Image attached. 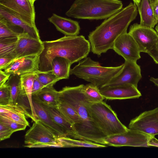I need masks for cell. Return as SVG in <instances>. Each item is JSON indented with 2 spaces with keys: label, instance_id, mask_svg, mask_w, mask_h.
Here are the masks:
<instances>
[{
  "label": "cell",
  "instance_id": "obj_35",
  "mask_svg": "<svg viewBox=\"0 0 158 158\" xmlns=\"http://www.w3.org/2000/svg\"><path fill=\"white\" fill-rule=\"evenodd\" d=\"M14 133L8 127L0 123V140L2 141L10 138Z\"/></svg>",
  "mask_w": 158,
  "mask_h": 158
},
{
  "label": "cell",
  "instance_id": "obj_19",
  "mask_svg": "<svg viewBox=\"0 0 158 158\" xmlns=\"http://www.w3.org/2000/svg\"><path fill=\"white\" fill-rule=\"evenodd\" d=\"M41 105L45 109L54 122L63 129L68 137L77 139L73 125L62 114L56 107Z\"/></svg>",
  "mask_w": 158,
  "mask_h": 158
},
{
  "label": "cell",
  "instance_id": "obj_5",
  "mask_svg": "<svg viewBox=\"0 0 158 158\" xmlns=\"http://www.w3.org/2000/svg\"><path fill=\"white\" fill-rule=\"evenodd\" d=\"M123 64L116 67H103L89 57L79 61L70 71V74L89 82L99 89L105 86L121 70Z\"/></svg>",
  "mask_w": 158,
  "mask_h": 158
},
{
  "label": "cell",
  "instance_id": "obj_46",
  "mask_svg": "<svg viewBox=\"0 0 158 158\" xmlns=\"http://www.w3.org/2000/svg\"><path fill=\"white\" fill-rule=\"evenodd\" d=\"M155 29H156V32H157V33L158 34V23Z\"/></svg>",
  "mask_w": 158,
  "mask_h": 158
},
{
  "label": "cell",
  "instance_id": "obj_31",
  "mask_svg": "<svg viewBox=\"0 0 158 158\" xmlns=\"http://www.w3.org/2000/svg\"><path fill=\"white\" fill-rule=\"evenodd\" d=\"M23 33L20 30L10 25L4 19L0 18V38L18 37Z\"/></svg>",
  "mask_w": 158,
  "mask_h": 158
},
{
  "label": "cell",
  "instance_id": "obj_20",
  "mask_svg": "<svg viewBox=\"0 0 158 158\" xmlns=\"http://www.w3.org/2000/svg\"><path fill=\"white\" fill-rule=\"evenodd\" d=\"M59 91L53 86L44 87L38 93L32 96L33 100L39 103L47 106L56 107L60 102Z\"/></svg>",
  "mask_w": 158,
  "mask_h": 158
},
{
  "label": "cell",
  "instance_id": "obj_21",
  "mask_svg": "<svg viewBox=\"0 0 158 158\" xmlns=\"http://www.w3.org/2000/svg\"><path fill=\"white\" fill-rule=\"evenodd\" d=\"M33 103L38 119L59 137L67 136L63 129L57 125L40 104L33 100Z\"/></svg>",
  "mask_w": 158,
  "mask_h": 158
},
{
  "label": "cell",
  "instance_id": "obj_3",
  "mask_svg": "<svg viewBox=\"0 0 158 158\" xmlns=\"http://www.w3.org/2000/svg\"><path fill=\"white\" fill-rule=\"evenodd\" d=\"M83 85L63 88L59 91L60 101L73 108L81 118V122L73 126L78 139L98 142L104 134L91 118L89 106L92 103L88 100L82 92Z\"/></svg>",
  "mask_w": 158,
  "mask_h": 158
},
{
  "label": "cell",
  "instance_id": "obj_39",
  "mask_svg": "<svg viewBox=\"0 0 158 158\" xmlns=\"http://www.w3.org/2000/svg\"><path fill=\"white\" fill-rule=\"evenodd\" d=\"M148 54L152 57L156 63L158 64V46L157 45Z\"/></svg>",
  "mask_w": 158,
  "mask_h": 158
},
{
  "label": "cell",
  "instance_id": "obj_6",
  "mask_svg": "<svg viewBox=\"0 0 158 158\" xmlns=\"http://www.w3.org/2000/svg\"><path fill=\"white\" fill-rule=\"evenodd\" d=\"M89 109L93 120L106 136L122 133L129 129L121 122L110 106L103 101L90 104Z\"/></svg>",
  "mask_w": 158,
  "mask_h": 158
},
{
  "label": "cell",
  "instance_id": "obj_38",
  "mask_svg": "<svg viewBox=\"0 0 158 158\" xmlns=\"http://www.w3.org/2000/svg\"><path fill=\"white\" fill-rule=\"evenodd\" d=\"M10 74L0 70V86L5 84L8 80Z\"/></svg>",
  "mask_w": 158,
  "mask_h": 158
},
{
  "label": "cell",
  "instance_id": "obj_44",
  "mask_svg": "<svg viewBox=\"0 0 158 158\" xmlns=\"http://www.w3.org/2000/svg\"><path fill=\"white\" fill-rule=\"evenodd\" d=\"M152 5L157 2L158 0H149Z\"/></svg>",
  "mask_w": 158,
  "mask_h": 158
},
{
  "label": "cell",
  "instance_id": "obj_41",
  "mask_svg": "<svg viewBox=\"0 0 158 158\" xmlns=\"http://www.w3.org/2000/svg\"><path fill=\"white\" fill-rule=\"evenodd\" d=\"M154 16L158 20V0L152 5Z\"/></svg>",
  "mask_w": 158,
  "mask_h": 158
},
{
  "label": "cell",
  "instance_id": "obj_40",
  "mask_svg": "<svg viewBox=\"0 0 158 158\" xmlns=\"http://www.w3.org/2000/svg\"><path fill=\"white\" fill-rule=\"evenodd\" d=\"M148 145L149 147L152 146L158 147V139L155 136H152L148 142Z\"/></svg>",
  "mask_w": 158,
  "mask_h": 158
},
{
  "label": "cell",
  "instance_id": "obj_30",
  "mask_svg": "<svg viewBox=\"0 0 158 158\" xmlns=\"http://www.w3.org/2000/svg\"><path fill=\"white\" fill-rule=\"evenodd\" d=\"M18 37L0 38V57L10 55L15 50Z\"/></svg>",
  "mask_w": 158,
  "mask_h": 158
},
{
  "label": "cell",
  "instance_id": "obj_14",
  "mask_svg": "<svg viewBox=\"0 0 158 158\" xmlns=\"http://www.w3.org/2000/svg\"><path fill=\"white\" fill-rule=\"evenodd\" d=\"M0 5L8 9L29 25L36 26L35 7L29 0H0Z\"/></svg>",
  "mask_w": 158,
  "mask_h": 158
},
{
  "label": "cell",
  "instance_id": "obj_22",
  "mask_svg": "<svg viewBox=\"0 0 158 158\" xmlns=\"http://www.w3.org/2000/svg\"><path fill=\"white\" fill-rule=\"evenodd\" d=\"M140 17V24L143 26L153 28L158 23L149 0H141L136 4Z\"/></svg>",
  "mask_w": 158,
  "mask_h": 158
},
{
  "label": "cell",
  "instance_id": "obj_45",
  "mask_svg": "<svg viewBox=\"0 0 158 158\" xmlns=\"http://www.w3.org/2000/svg\"><path fill=\"white\" fill-rule=\"evenodd\" d=\"M29 1L33 5H34V3L35 1L36 0H29Z\"/></svg>",
  "mask_w": 158,
  "mask_h": 158
},
{
  "label": "cell",
  "instance_id": "obj_10",
  "mask_svg": "<svg viewBox=\"0 0 158 158\" xmlns=\"http://www.w3.org/2000/svg\"><path fill=\"white\" fill-rule=\"evenodd\" d=\"M128 127L151 136L158 135V107L141 113L131 120Z\"/></svg>",
  "mask_w": 158,
  "mask_h": 158
},
{
  "label": "cell",
  "instance_id": "obj_25",
  "mask_svg": "<svg viewBox=\"0 0 158 158\" xmlns=\"http://www.w3.org/2000/svg\"><path fill=\"white\" fill-rule=\"evenodd\" d=\"M71 64L67 59L62 57H56L52 61L51 71L60 80L68 79L70 75Z\"/></svg>",
  "mask_w": 158,
  "mask_h": 158
},
{
  "label": "cell",
  "instance_id": "obj_8",
  "mask_svg": "<svg viewBox=\"0 0 158 158\" xmlns=\"http://www.w3.org/2000/svg\"><path fill=\"white\" fill-rule=\"evenodd\" d=\"M152 136L139 131L129 129L126 132L107 136L105 141L106 145L115 147H149L148 143Z\"/></svg>",
  "mask_w": 158,
  "mask_h": 158
},
{
  "label": "cell",
  "instance_id": "obj_4",
  "mask_svg": "<svg viewBox=\"0 0 158 158\" xmlns=\"http://www.w3.org/2000/svg\"><path fill=\"white\" fill-rule=\"evenodd\" d=\"M123 6L119 0H75L65 14L77 19H102L118 12Z\"/></svg>",
  "mask_w": 158,
  "mask_h": 158
},
{
  "label": "cell",
  "instance_id": "obj_1",
  "mask_svg": "<svg viewBox=\"0 0 158 158\" xmlns=\"http://www.w3.org/2000/svg\"><path fill=\"white\" fill-rule=\"evenodd\" d=\"M136 5L130 3L128 6L105 20L91 32L88 39L91 51L101 56L109 50L112 49L117 39L127 32L130 23L136 18L138 13Z\"/></svg>",
  "mask_w": 158,
  "mask_h": 158
},
{
  "label": "cell",
  "instance_id": "obj_27",
  "mask_svg": "<svg viewBox=\"0 0 158 158\" xmlns=\"http://www.w3.org/2000/svg\"><path fill=\"white\" fill-rule=\"evenodd\" d=\"M6 83L9 86L10 90L11 96L10 104L17 105L21 89L20 75L11 74Z\"/></svg>",
  "mask_w": 158,
  "mask_h": 158
},
{
  "label": "cell",
  "instance_id": "obj_32",
  "mask_svg": "<svg viewBox=\"0 0 158 158\" xmlns=\"http://www.w3.org/2000/svg\"><path fill=\"white\" fill-rule=\"evenodd\" d=\"M34 72L38 80L45 87L53 86L60 80L51 71L41 72L38 70Z\"/></svg>",
  "mask_w": 158,
  "mask_h": 158
},
{
  "label": "cell",
  "instance_id": "obj_13",
  "mask_svg": "<svg viewBox=\"0 0 158 158\" xmlns=\"http://www.w3.org/2000/svg\"><path fill=\"white\" fill-rule=\"evenodd\" d=\"M44 49L40 39L33 38L23 33L18 37L16 47L10 56L14 59L35 55H39Z\"/></svg>",
  "mask_w": 158,
  "mask_h": 158
},
{
  "label": "cell",
  "instance_id": "obj_2",
  "mask_svg": "<svg viewBox=\"0 0 158 158\" xmlns=\"http://www.w3.org/2000/svg\"><path fill=\"white\" fill-rule=\"evenodd\" d=\"M44 49L39 55L38 70H52L51 64L56 57L68 60L71 64L87 57L91 49L89 41L82 35L65 36L52 41H43Z\"/></svg>",
  "mask_w": 158,
  "mask_h": 158
},
{
  "label": "cell",
  "instance_id": "obj_34",
  "mask_svg": "<svg viewBox=\"0 0 158 158\" xmlns=\"http://www.w3.org/2000/svg\"><path fill=\"white\" fill-rule=\"evenodd\" d=\"M11 92L9 86L6 83L0 86V105H6L10 104Z\"/></svg>",
  "mask_w": 158,
  "mask_h": 158
},
{
  "label": "cell",
  "instance_id": "obj_7",
  "mask_svg": "<svg viewBox=\"0 0 158 158\" xmlns=\"http://www.w3.org/2000/svg\"><path fill=\"white\" fill-rule=\"evenodd\" d=\"M38 119L34 121L24 136L25 147L28 148H61L59 137Z\"/></svg>",
  "mask_w": 158,
  "mask_h": 158
},
{
  "label": "cell",
  "instance_id": "obj_18",
  "mask_svg": "<svg viewBox=\"0 0 158 158\" xmlns=\"http://www.w3.org/2000/svg\"><path fill=\"white\" fill-rule=\"evenodd\" d=\"M48 19L54 25L57 30L66 36H76L79 33L80 27L77 21L55 13Z\"/></svg>",
  "mask_w": 158,
  "mask_h": 158
},
{
  "label": "cell",
  "instance_id": "obj_43",
  "mask_svg": "<svg viewBox=\"0 0 158 158\" xmlns=\"http://www.w3.org/2000/svg\"><path fill=\"white\" fill-rule=\"evenodd\" d=\"M134 2V3H135L136 5L139 3L141 0H133Z\"/></svg>",
  "mask_w": 158,
  "mask_h": 158
},
{
  "label": "cell",
  "instance_id": "obj_42",
  "mask_svg": "<svg viewBox=\"0 0 158 158\" xmlns=\"http://www.w3.org/2000/svg\"><path fill=\"white\" fill-rule=\"evenodd\" d=\"M150 80L153 82L156 86L158 87V78H155L153 77H151L150 78Z\"/></svg>",
  "mask_w": 158,
  "mask_h": 158
},
{
  "label": "cell",
  "instance_id": "obj_28",
  "mask_svg": "<svg viewBox=\"0 0 158 158\" xmlns=\"http://www.w3.org/2000/svg\"><path fill=\"white\" fill-rule=\"evenodd\" d=\"M56 108L73 126L81 122V118L77 113L67 104L60 101Z\"/></svg>",
  "mask_w": 158,
  "mask_h": 158
},
{
  "label": "cell",
  "instance_id": "obj_29",
  "mask_svg": "<svg viewBox=\"0 0 158 158\" xmlns=\"http://www.w3.org/2000/svg\"><path fill=\"white\" fill-rule=\"evenodd\" d=\"M82 91L88 100L92 103L101 102L105 99L101 93L99 89L91 83L83 85Z\"/></svg>",
  "mask_w": 158,
  "mask_h": 158
},
{
  "label": "cell",
  "instance_id": "obj_17",
  "mask_svg": "<svg viewBox=\"0 0 158 158\" xmlns=\"http://www.w3.org/2000/svg\"><path fill=\"white\" fill-rule=\"evenodd\" d=\"M0 18L4 19L10 25L21 30L23 33L27 34L31 37L40 39L39 30L36 26L29 25L11 11L1 5Z\"/></svg>",
  "mask_w": 158,
  "mask_h": 158
},
{
  "label": "cell",
  "instance_id": "obj_15",
  "mask_svg": "<svg viewBox=\"0 0 158 158\" xmlns=\"http://www.w3.org/2000/svg\"><path fill=\"white\" fill-rule=\"evenodd\" d=\"M99 89L105 99L108 100L136 98L141 96V94L137 87L130 84L105 86Z\"/></svg>",
  "mask_w": 158,
  "mask_h": 158
},
{
  "label": "cell",
  "instance_id": "obj_23",
  "mask_svg": "<svg viewBox=\"0 0 158 158\" xmlns=\"http://www.w3.org/2000/svg\"><path fill=\"white\" fill-rule=\"evenodd\" d=\"M21 89L19 94L27 102L32 110L35 111L33 103L32 88L35 78L34 72L23 74L20 75Z\"/></svg>",
  "mask_w": 158,
  "mask_h": 158
},
{
  "label": "cell",
  "instance_id": "obj_24",
  "mask_svg": "<svg viewBox=\"0 0 158 158\" xmlns=\"http://www.w3.org/2000/svg\"><path fill=\"white\" fill-rule=\"evenodd\" d=\"M0 115L6 116L20 123L29 126L23 110L19 106L10 104L0 105Z\"/></svg>",
  "mask_w": 158,
  "mask_h": 158
},
{
  "label": "cell",
  "instance_id": "obj_26",
  "mask_svg": "<svg viewBox=\"0 0 158 158\" xmlns=\"http://www.w3.org/2000/svg\"><path fill=\"white\" fill-rule=\"evenodd\" d=\"M59 141L62 148L83 147L96 148L107 146L89 140L71 138L68 136L59 137Z\"/></svg>",
  "mask_w": 158,
  "mask_h": 158
},
{
  "label": "cell",
  "instance_id": "obj_47",
  "mask_svg": "<svg viewBox=\"0 0 158 158\" xmlns=\"http://www.w3.org/2000/svg\"><path fill=\"white\" fill-rule=\"evenodd\" d=\"M157 46H158V42H157Z\"/></svg>",
  "mask_w": 158,
  "mask_h": 158
},
{
  "label": "cell",
  "instance_id": "obj_12",
  "mask_svg": "<svg viewBox=\"0 0 158 158\" xmlns=\"http://www.w3.org/2000/svg\"><path fill=\"white\" fill-rule=\"evenodd\" d=\"M112 49L125 60L136 62L141 58L139 47L128 33L120 35L115 41Z\"/></svg>",
  "mask_w": 158,
  "mask_h": 158
},
{
  "label": "cell",
  "instance_id": "obj_36",
  "mask_svg": "<svg viewBox=\"0 0 158 158\" xmlns=\"http://www.w3.org/2000/svg\"><path fill=\"white\" fill-rule=\"evenodd\" d=\"M14 59V58L10 55L0 57V70H3Z\"/></svg>",
  "mask_w": 158,
  "mask_h": 158
},
{
  "label": "cell",
  "instance_id": "obj_11",
  "mask_svg": "<svg viewBox=\"0 0 158 158\" xmlns=\"http://www.w3.org/2000/svg\"><path fill=\"white\" fill-rule=\"evenodd\" d=\"M141 78L140 68L136 62L125 60L120 72L104 87L130 84L137 87Z\"/></svg>",
  "mask_w": 158,
  "mask_h": 158
},
{
  "label": "cell",
  "instance_id": "obj_37",
  "mask_svg": "<svg viewBox=\"0 0 158 158\" xmlns=\"http://www.w3.org/2000/svg\"><path fill=\"white\" fill-rule=\"evenodd\" d=\"M45 86L39 81L35 75L33 85L32 96L37 94Z\"/></svg>",
  "mask_w": 158,
  "mask_h": 158
},
{
  "label": "cell",
  "instance_id": "obj_16",
  "mask_svg": "<svg viewBox=\"0 0 158 158\" xmlns=\"http://www.w3.org/2000/svg\"><path fill=\"white\" fill-rule=\"evenodd\" d=\"M39 64V55L28 56L14 59L3 70L7 73L21 75L38 70Z\"/></svg>",
  "mask_w": 158,
  "mask_h": 158
},
{
  "label": "cell",
  "instance_id": "obj_33",
  "mask_svg": "<svg viewBox=\"0 0 158 158\" xmlns=\"http://www.w3.org/2000/svg\"><path fill=\"white\" fill-rule=\"evenodd\" d=\"M0 123L10 128L14 132L25 130L26 125L18 123L7 117L0 115Z\"/></svg>",
  "mask_w": 158,
  "mask_h": 158
},
{
  "label": "cell",
  "instance_id": "obj_9",
  "mask_svg": "<svg viewBox=\"0 0 158 158\" xmlns=\"http://www.w3.org/2000/svg\"><path fill=\"white\" fill-rule=\"evenodd\" d=\"M128 33L135 40L141 52L148 53L157 45L158 34L153 28L135 23L130 26Z\"/></svg>",
  "mask_w": 158,
  "mask_h": 158
}]
</instances>
